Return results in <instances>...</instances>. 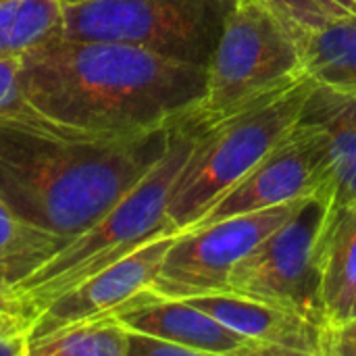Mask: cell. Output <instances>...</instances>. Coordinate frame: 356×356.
<instances>
[{"instance_id":"cell-1","label":"cell","mask_w":356,"mask_h":356,"mask_svg":"<svg viewBox=\"0 0 356 356\" xmlns=\"http://www.w3.org/2000/svg\"><path fill=\"white\" fill-rule=\"evenodd\" d=\"M29 104L52 123L96 138L173 127L207 92V67L148 48L56 35L25 54L19 71Z\"/></svg>"},{"instance_id":"cell-2","label":"cell","mask_w":356,"mask_h":356,"mask_svg":"<svg viewBox=\"0 0 356 356\" xmlns=\"http://www.w3.org/2000/svg\"><path fill=\"white\" fill-rule=\"evenodd\" d=\"M173 127L131 138L0 127V196L21 219L69 244L159 163Z\"/></svg>"},{"instance_id":"cell-3","label":"cell","mask_w":356,"mask_h":356,"mask_svg":"<svg viewBox=\"0 0 356 356\" xmlns=\"http://www.w3.org/2000/svg\"><path fill=\"white\" fill-rule=\"evenodd\" d=\"M196 140L198 121L192 113L173 127L169 146L159 163L102 219L19 282L6 298V309L31 321L52 300L148 240L173 234L167 209Z\"/></svg>"},{"instance_id":"cell-4","label":"cell","mask_w":356,"mask_h":356,"mask_svg":"<svg viewBox=\"0 0 356 356\" xmlns=\"http://www.w3.org/2000/svg\"><path fill=\"white\" fill-rule=\"evenodd\" d=\"M313 86L315 81L302 73L223 115L200 117L194 113L198 140L167 209L173 234L194 225L294 129Z\"/></svg>"},{"instance_id":"cell-5","label":"cell","mask_w":356,"mask_h":356,"mask_svg":"<svg viewBox=\"0 0 356 356\" xmlns=\"http://www.w3.org/2000/svg\"><path fill=\"white\" fill-rule=\"evenodd\" d=\"M234 0H90L63 8V33L209 65Z\"/></svg>"},{"instance_id":"cell-6","label":"cell","mask_w":356,"mask_h":356,"mask_svg":"<svg viewBox=\"0 0 356 356\" xmlns=\"http://www.w3.org/2000/svg\"><path fill=\"white\" fill-rule=\"evenodd\" d=\"M305 73L298 38L261 0H234L207 65V92L194 111L217 117Z\"/></svg>"},{"instance_id":"cell-7","label":"cell","mask_w":356,"mask_h":356,"mask_svg":"<svg viewBox=\"0 0 356 356\" xmlns=\"http://www.w3.org/2000/svg\"><path fill=\"white\" fill-rule=\"evenodd\" d=\"M327 211L323 194L309 196L232 271L227 292L294 309L323 325L317 254Z\"/></svg>"},{"instance_id":"cell-8","label":"cell","mask_w":356,"mask_h":356,"mask_svg":"<svg viewBox=\"0 0 356 356\" xmlns=\"http://www.w3.org/2000/svg\"><path fill=\"white\" fill-rule=\"evenodd\" d=\"M307 198L225 217L175 234L150 290L165 298H194L227 292L232 271L265 238L284 225Z\"/></svg>"},{"instance_id":"cell-9","label":"cell","mask_w":356,"mask_h":356,"mask_svg":"<svg viewBox=\"0 0 356 356\" xmlns=\"http://www.w3.org/2000/svg\"><path fill=\"white\" fill-rule=\"evenodd\" d=\"M330 175L332 159L325 131L298 119L294 129L188 229L307 196H325Z\"/></svg>"},{"instance_id":"cell-10","label":"cell","mask_w":356,"mask_h":356,"mask_svg":"<svg viewBox=\"0 0 356 356\" xmlns=\"http://www.w3.org/2000/svg\"><path fill=\"white\" fill-rule=\"evenodd\" d=\"M173 240L175 234H161L52 300L29 321V342L71 323L111 315L131 296L150 288Z\"/></svg>"},{"instance_id":"cell-11","label":"cell","mask_w":356,"mask_h":356,"mask_svg":"<svg viewBox=\"0 0 356 356\" xmlns=\"http://www.w3.org/2000/svg\"><path fill=\"white\" fill-rule=\"evenodd\" d=\"M115 317L125 330L159 336L181 344L196 356H261L259 348L202 309L184 298H165L150 288L117 307Z\"/></svg>"},{"instance_id":"cell-12","label":"cell","mask_w":356,"mask_h":356,"mask_svg":"<svg viewBox=\"0 0 356 356\" xmlns=\"http://www.w3.org/2000/svg\"><path fill=\"white\" fill-rule=\"evenodd\" d=\"M252 342L261 356H321V323L265 300L219 292L184 298Z\"/></svg>"},{"instance_id":"cell-13","label":"cell","mask_w":356,"mask_h":356,"mask_svg":"<svg viewBox=\"0 0 356 356\" xmlns=\"http://www.w3.org/2000/svg\"><path fill=\"white\" fill-rule=\"evenodd\" d=\"M300 121L319 125L330 144L332 175L325 190L330 211L356 202V98L313 86Z\"/></svg>"},{"instance_id":"cell-14","label":"cell","mask_w":356,"mask_h":356,"mask_svg":"<svg viewBox=\"0 0 356 356\" xmlns=\"http://www.w3.org/2000/svg\"><path fill=\"white\" fill-rule=\"evenodd\" d=\"M319 292L325 323L356 315V202L327 211L319 240Z\"/></svg>"},{"instance_id":"cell-15","label":"cell","mask_w":356,"mask_h":356,"mask_svg":"<svg viewBox=\"0 0 356 356\" xmlns=\"http://www.w3.org/2000/svg\"><path fill=\"white\" fill-rule=\"evenodd\" d=\"M305 73L327 90L356 98V17L332 19L298 38Z\"/></svg>"},{"instance_id":"cell-16","label":"cell","mask_w":356,"mask_h":356,"mask_svg":"<svg viewBox=\"0 0 356 356\" xmlns=\"http://www.w3.org/2000/svg\"><path fill=\"white\" fill-rule=\"evenodd\" d=\"M67 246L56 234L21 219L0 196V309L10 290Z\"/></svg>"},{"instance_id":"cell-17","label":"cell","mask_w":356,"mask_h":356,"mask_svg":"<svg viewBox=\"0 0 356 356\" xmlns=\"http://www.w3.org/2000/svg\"><path fill=\"white\" fill-rule=\"evenodd\" d=\"M63 33V6L56 0H0V58L21 56Z\"/></svg>"},{"instance_id":"cell-18","label":"cell","mask_w":356,"mask_h":356,"mask_svg":"<svg viewBox=\"0 0 356 356\" xmlns=\"http://www.w3.org/2000/svg\"><path fill=\"white\" fill-rule=\"evenodd\" d=\"M27 356H127V330L111 315L77 321L31 340Z\"/></svg>"},{"instance_id":"cell-19","label":"cell","mask_w":356,"mask_h":356,"mask_svg":"<svg viewBox=\"0 0 356 356\" xmlns=\"http://www.w3.org/2000/svg\"><path fill=\"white\" fill-rule=\"evenodd\" d=\"M21 56L0 58V127H19L29 131H44L56 136H90L73 129H65L44 115H40L23 94L21 79ZM96 138V136H94Z\"/></svg>"},{"instance_id":"cell-20","label":"cell","mask_w":356,"mask_h":356,"mask_svg":"<svg viewBox=\"0 0 356 356\" xmlns=\"http://www.w3.org/2000/svg\"><path fill=\"white\" fill-rule=\"evenodd\" d=\"M261 2L275 17H280L296 38L332 21V17L325 13L319 0H261Z\"/></svg>"},{"instance_id":"cell-21","label":"cell","mask_w":356,"mask_h":356,"mask_svg":"<svg viewBox=\"0 0 356 356\" xmlns=\"http://www.w3.org/2000/svg\"><path fill=\"white\" fill-rule=\"evenodd\" d=\"M29 321L13 311L0 309V356H27Z\"/></svg>"},{"instance_id":"cell-22","label":"cell","mask_w":356,"mask_h":356,"mask_svg":"<svg viewBox=\"0 0 356 356\" xmlns=\"http://www.w3.org/2000/svg\"><path fill=\"white\" fill-rule=\"evenodd\" d=\"M321 356H356V315L321 327Z\"/></svg>"},{"instance_id":"cell-23","label":"cell","mask_w":356,"mask_h":356,"mask_svg":"<svg viewBox=\"0 0 356 356\" xmlns=\"http://www.w3.org/2000/svg\"><path fill=\"white\" fill-rule=\"evenodd\" d=\"M127 356H196L194 350L159 336L127 330Z\"/></svg>"},{"instance_id":"cell-24","label":"cell","mask_w":356,"mask_h":356,"mask_svg":"<svg viewBox=\"0 0 356 356\" xmlns=\"http://www.w3.org/2000/svg\"><path fill=\"white\" fill-rule=\"evenodd\" d=\"M319 4L332 19L356 17V0H319Z\"/></svg>"},{"instance_id":"cell-25","label":"cell","mask_w":356,"mask_h":356,"mask_svg":"<svg viewBox=\"0 0 356 356\" xmlns=\"http://www.w3.org/2000/svg\"><path fill=\"white\" fill-rule=\"evenodd\" d=\"M63 8L65 6H75V4H83V2H90V0H56Z\"/></svg>"}]
</instances>
